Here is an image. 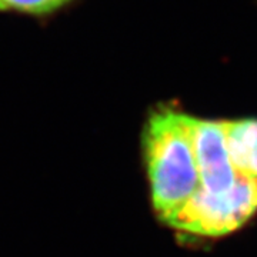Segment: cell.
<instances>
[{
  "label": "cell",
  "mask_w": 257,
  "mask_h": 257,
  "mask_svg": "<svg viewBox=\"0 0 257 257\" xmlns=\"http://www.w3.org/2000/svg\"><path fill=\"white\" fill-rule=\"evenodd\" d=\"M143 149L153 207L167 223L202 187L184 113L170 109L152 113Z\"/></svg>",
  "instance_id": "1"
},
{
  "label": "cell",
  "mask_w": 257,
  "mask_h": 257,
  "mask_svg": "<svg viewBox=\"0 0 257 257\" xmlns=\"http://www.w3.org/2000/svg\"><path fill=\"white\" fill-rule=\"evenodd\" d=\"M257 211V182L237 175L234 186L223 193L200 187L167 226L206 237H217L241 227Z\"/></svg>",
  "instance_id": "2"
},
{
  "label": "cell",
  "mask_w": 257,
  "mask_h": 257,
  "mask_svg": "<svg viewBox=\"0 0 257 257\" xmlns=\"http://www.w3.org/2000/svg\"><path fill=\"white\" fill-rule=\"evenodd\" d=\"M184 117L192 138L202 187L211 193L230 190L237 180V173L227 152L220 121L189 114H184Z\"/></svg>",
  "instance_id": "3"
},
{
  "label": "cell",
  "mask_w": 257,
  "mask_h": 257,
  "mask_svg": "<svg viewBox=\"0 0 257 257\" xmlns=\"http://www.w3.org/2000/svg\"><path fill=\"white\" fill-rule=\"evenodd\" d=\"M236 173L257 182V119L220 121Z\"/></svg>",
  "instance_id": "4"
},
{
  "label": "cell",
  "mask_w": 257,
  "mask_h": 257,
  "mask_svg": "<svg viewBox=\"0 0 257 257\" xmlns=\"http://www.w3.org/2000/svg\"><path fill=\"white\" fill-rule=\"evenodd\" d=\"M70 0H0V10H13L33 15L50 13Z\"/></svg>",
  "instance_id": "5"
}]
</instances>
